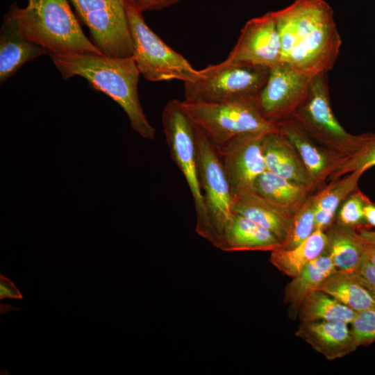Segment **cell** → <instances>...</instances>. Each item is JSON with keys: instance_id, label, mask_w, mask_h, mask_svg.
Listing matches in <instances>:
<instances>
[{"instance_id": "10", "label": "cell", "mask_w": 375, "mask_h": 375, "mask_svg": "<svg viewBox=\"0 0 375 375\" xmlns=\"http://www.w3.org/2000/svg\"><path fill=\"white\" fill-rule=\"evenodd\" d=\"M88 28L91 41L103 55L133 56L125 0H69Z\"/></svg>"}, {"instance_id": "19", "label": "cell", "mask_w": 375, "mask_h": 375, "mask_svg": "<svg viewBox=\"0 0 375 375\" xmlns=\"http://www.w3.org/2000/svg\"><path fill=\"white\" fill-rule=\"evenodd\" d=\"M278 132L292 144L304 165L314 187L331 174L337 158H331L319 149L310 136L292 118L276 124Z\"/></svg>"}, {"instance_id": "18", "label": "cell", "mask_w": 375, "mask_h": 375, "mask_svg": "<svg viewBox=\"0 0 375 375\" xmlns=\"http://www.w3.org/2000/svg\"><path fill=\"white\" fill-rule=\"evenodd\" d=\"M232 210L269 230L281 243L286 237L293 215L276 208L253 189L233 196Z\"/></svg>"}, {"instance_id": "23", "label": "cell", "mask_w": 375, "mask_h": 375, "mask_svg": "<svg viewBox=\"0 0 375 375\" xmlns=\"http://www.w3.org/2000/svg\"><path fill=\"white\" fill-rule=\"evenodd\" d=\"M326 246L325 231L315 230L308 238L292 249L279 248L272 251L269 261L283 274L292 278L322 255Z\"/></svg>"}, {"instance_id": "6", "label": "cell", "mask_w": 375, "mask_h": 375, "mask_svg": "<svg viewBox=\"0 0 375 375\" xmlns=\"http://www.w3.org/2000/svg\"><path fill=\"white\" fill-rule=\"evenodd\" d=\"M162 123L171 157L190 190L196 210V232L205 239L207 215L199 177L197 126L185 110L182 101L172 99L165 106Z\"/></svg>"}, {"instance_id": "12", "label": "cell", "mask_w": 375, "mask_h": 375, "mask_svg": "<svg viewBox=\"0 0 375 375\" xmlns=\"http://www.w3.org/2000/svg\"><path fill=\"white\" fill-rule=\"evenodd\" d=\"M281 61L278 31L274 12L249 19L227 58L226 65L270 69Z\"/></svg>"}, {"instance_id": "25", "label": "cell", "mask_w": 375, "mask_h": 375, "mask_svg": "<svg viewBox=\"0 0 375 375\" xmlns=\"http://www.w3.org/2000/svg\"><path fill=\"white\" fill-rule=\"evenodd\" d=\"M319 290L356 312L375 309V300L352 273L335 271L320 285Z\"/></svg>"}, {"instance_id": "17", "label": "cell", "mask_w": 375, "mask_h": 375, "mask_svg": "<svg viewBox=\"0 0 375 375\" xmlns=\"http://www.w3.org/2000/svg\"><path fill=\"white\" fill-rule=\"evenodd\" d=\"M281 247V240L272 232L233 211L224 231L221 250L272 252Z\"/></svg>"}, {"instance_id": "22", "label": "cell", "mask_w": 375, "mask_h": 375, "mask_svg": "<svg viewBox=\"0 0 375 375\" xmlns=\"http://www.w3.org/2000/svg\"><path fill=\"white\" fill-rule=\"evenodd\" d=\"M253 190L276 208L290 213L301 206L311 190L267 170L257 178Z\"/></svg>"}, {"instance_id": "35", "label": "cell", "mask_w": 375, "mask_h": 375, "mask_svg": "<svg viewBox=\"0 0 375 375\" xmlns=\"http://www.w3.org/2000/svg\"><path fill=\"white\" fill-rule=\"evenodd\" d=\"M363 210L367 224L375 227V203L371 201L368 198Z\"/></svg>"}, {"instance_id": "8", "label": "cell", "mask_w": 375, "mask_h": 375, "mask_svg": "<svg viewBox=\"0 0 375 375\" xmlns=\"http://www.w3.org/2000/svg\"><path fill=\"white\" fill-rule=\"evenodd\" d=\"M269 69L222 62L201 69L200 76L184 83V100L222 102L255 100L264 86Z\"/></svg>"}, {"instance_id": "16", "label": "cell", "mask_w": 375, "mask_h": 375, "mask_svg": "<svg viewBox=\"0 0 375 375\" xmlns=\"http://www.w3.org/2000/svg\"><path fill=\"white\" fill-rule=\"evenodd\" d=\"M264 158L266 170L310 190L315 188L296 149L279 132L265 135Z\"/></svg>"}, {"instance_id": "32", "label": "cell", "mask_w": 375, "mask_h": 375, "mask_svg": "<svg viewBox=\"0 0 375 375\" xmlns=\"http://www.w3.org/2000/svg\"><path fill=\"white\" fill-rule=\"evenodd\" d=\"M359 232L364 242L365 258L375 266V231L362 228Z\"/></svg>"}, {"instance_id": "5", "label": "cell", "mask_w": 375, "mask_h": 375, "mask_svg": "<svg viewBox=\"0 0 375 375\" xmlns=\"http://www.w3.org/2000/svg\"><path fill=\"white\" fill-rule=\"evenodd\" d=\"M133 44V56L140 72L150 81L191 82L201 75L180 53L168 46L147 24L140 8L125 0Z\"/></svg>"}, {"instance_id": "11", "label": "cell", "mask_w": 375, "mask_h": 375, "mask_svg": "<svg viewBox=\"0 0 375 375\" xmlns=\"http://www.w3.org/2000/svg\"><path fill=\"white\" fill-rule=\"evenodd\" d=\"M314 76L282 62L271 67L255 99L263 117L274 124L291 118L306 97Z\"/></svg>"}, {"instance_id": "2", "label": "cell", "mask_w": 375, "mask_h": 375, "mask_svg": "<svg viewBox=\"0 0 375 375\" xmlns=\"http://www.w3.org/2000/svg\"><path fill=\"white\" fill-rule=\"evenodd\" d=\"M62 77L67 80L78 76L91 88L102 92L117 103L126 114L131 128L143 138L153 140L155 128L141 106L138 84L140 70L133 56L111 57L83 53L49 55Z\"/></svg>"}, {"instance_id": "7", "label": "cell", "mask_w": 375, "mask_h": 375, "mask_svg": "<svg viewBox=\"0 0 375 375\" xmlns=\"http://www.w3.org/2000/svg\"><path fill=\"white\" fill-rule=\"evenodd\" d=\"M199 177L207 215L205 239L221 249L224 231L233 214L232 195L221 156L197 125Z\"/></svg>"}, {"instance_id": "34", "label": "cell", "mask_w": 375, "mask_h": 375, "mask_svg": "<svg viewBox=\"0 0 375 375\" xmlns=\"http://www.w3.org/2000/svg\"><path fill=\"white\" fill-rule=\"evenodd\" d=\"M142 11L165 8L176 3L180 0H129Z\"/></svg>"}, {"instance_id": "27", "label": "cell", "mask_w": 375, "mask_h": 375, "mask_svg": "<svg viewBox=\"0 0 375 375\" xmlns=\"http://www.w3.org/2000/svg\"><path fill=\"white\" fill-rule=\"evenodd\" d=\"M375 165V133H364L361 144L351 153L338 158L329 177H338L353 172H365Z\"/></svg>"}, {"instance_id": "13", "label": "cell", "mask_w": 375, "mask_h": 375, "mask_svg": "<svg viewBox=\"0 0 375 375\" xmlns=\"http://www.w3.org/2000/svg\"><path fill=\"white\" fill-rule=\"evenodd\" d=\"M267 133H248L231 142L220 153L232 197L252 190L257 178L266 170L264 139Z\"/></svg>"}, {"instance_id": "21", "label": "cell", "mask_w": 375, "mask_h": 375, "mask_svg": "<svg viewBox=\"0 0 375 375\" xmlns=\"http://www.w3.org/2000/svg\"><path fill=\"white\" fill-rule=\"evenodd\" d=\"M335 271L331 259L324 253L292 277L284 290V301L289 304L290 316L296 318L303 299L319 290L324 280Z\"/></svg>"}, {"instance_id": "14", "label": "cell", "mask_w": 375, "mask_h": 375, "mask_svg": "<svg viewBox=\"0 0 375 375\" xmlns=\"http://www.w3.org/2000/svg\"><path fill=\"white\" fill-rule=\"evenodd\" d=\"M51 52L26 38L9 9L0 28V83L13 76L25 63Z\"/></svg>"}, {"instance_id": "24", "label": "cell", "mask_w": 375, "mask_h": 375, "mask_svg": "<svg viewBox=\"0 0 375 375\" xmlns=\"http://www.w3.org/2000/svg\"><path fill=\"white\" fill-rule=\"evenodd\" d=\"M364 172L347 174L344 178L334 180L315 194V230L325 231L333 223L340 205L357 190L358 180Z\"/></svg>"}, {"instance_id": "9", "label": "cell", "mask_w": 375, "mask_h": 375, "mask_svg": "<svg viewBox=\"0 0 375 375\" xmlns=\"http://www.w3.org/2000/svg\"><path fill=\"white\" fill-rule=\"evenodd\" d=\"M309 135L339 152V157L353 152L361 144L364 134L348 133L331 108L327 73L315 76L304 100L291 117Z\"/></svg>"}, {"instance_id": "26", "label": "cell", "mask_w": 375, "mask_h": 375, "mask_svg": "<svg viewBox=\"0 0 375 375\" xmlns=\"http://www.w3.org/2000/svg\"><path fill=\"white\" fill-rule=\"evenodd\" d=\"M356 312L328 294L317 290L302 301L298 312L300 322L340 321L350 324Z\"/></svg>"}, {"instance_id": "3", "label": "cell", "mask_w": 375, "mask_h": 375, "mask_svg": "<svg viewBox=\"0 0 375 375\" xmlns=\"http://www.w3.org/2000/svg\"><path fill=\"white\" fill-rule=\"evenodd\" d=\"M9 9L22 33L51 53L102 54L83 32L68 0H28L24 8L14 3Z\"/></svg>"}, {"instance_id": "29", "label": "cell", "mask_w": 375, "mask_h": 375, "mask_svg": "<svg viewBox=\"0 0 375 375\" xmlns=\"http://www.w3.org/2000/svg\"><path fill=\"white\" fill-rule=\"evenodd\" d=\"M367 199L358 189L351 193L339 207L336 223L354 228L367 224L363 210Z\"/></svg>"}, {"instance_id": "33", "label": "cell", "mask_w": 375, "mask_h": 375, "mask_svg": "<svg viewBox=\"0 0 375 375\" xmlns=\"http://www.w3.org/2000/svg\"><path fill=\"white\" fill-rule=\"evenodd\" d=\"M22 299L23 297L18 288L7 277L0 275V299Z\"/></svg>"}, {"instance_id": "31", "label": "cell", "mask_w": 375, "mask_h": 375, "mask_svg": "<svg viewBox=\"0 0 375 375\" xmlns=\"http://www.w3.org/2000/svg\"><path fill=\"white\" fill-rule=\"evenodd\" d=\"M352 274L375 300V266L365 258L359 268Z\"/></svg>"}, {"instance_id": "30", "label": "cell", "mask_w": 375, "mask_h": 375, "mask_svg": "<svg viewBox=\"0 0 375 375\" xmlns=\"http://www.w3.org/2000/svg\"><path fill=\"white\" fill-rule=\"evenodd\" d=\"M350 324L351 335L358 347L375 342V309L356 312Z\"/></svg>"}, {"instance_id": "20", "label": "cell", "mask_w": 375, "mask_h": 375, "mask_svg": "<svg viewBox=\"0 0 375 375\" xmlns=\"http://www.w3.org/2000/svg\"><path fill=\"white\" fill-rule=\"evenodd\" d=\"M324 253L331 259L337 271L353 273L365 258L364 242L356 228L333 223L326 231Z\"/></svg>"}, {"instance_id": "4", "label": "cell", "mask_w": 375, "mask_h": 375, "mask_svg": "<svg viewBox=\"0 0 375 375\" xmlns=\"http://www.w3.org/2000/svg\"><path fill=\"white\" fill-rule=\"evenodd\" d=\"M194 123L219 153L233 140L248 133L278 132L276 124L265 119L255 100L222 102L182 101Z\"/></svg>"}, {"instance_id": "1", "label": "cell", "mask_w": 375, "mask_h": 375, "mask_svg": "<svg viewBox=\"0 0 375 375\" xmlns=\"http://www.w3.org/2000/svg\"><path fill=\"white\" fill-rule=\"evenodd\" d=\"M273 12L281 42V62L312 76L328 73L342 45L331 6L324 0H295Z\"/></svg>"}, {"instance_id": "15", "label": "cell", "mask_w": 375, "mask_h": 375, "mask_svg": "<svg viewBox=\"0 0 375 375\" xmlns=\"http://www.w3.org/2000/svg\"><path fill=\"white\" fill-rule=\"evenodd\" d=\"M347 323L340 321L300 322L295 335L329 360L355 351L356 346Z\"/></svg>"}, {"instance_id": "28", "label": "cell", "mask_w": 375, "mask_h": 375, "mask_svg": "<svg viewBox=\"0 0 375 375\" xmlns=\"http://www.w3.org/2000/svg\"><path fill=\"white\" fill-rule=\"evenodd\" d=\"M315 231V194L309 195L294 211L282 249H290L299 244Z\"/></svg>"}]
</instances>
